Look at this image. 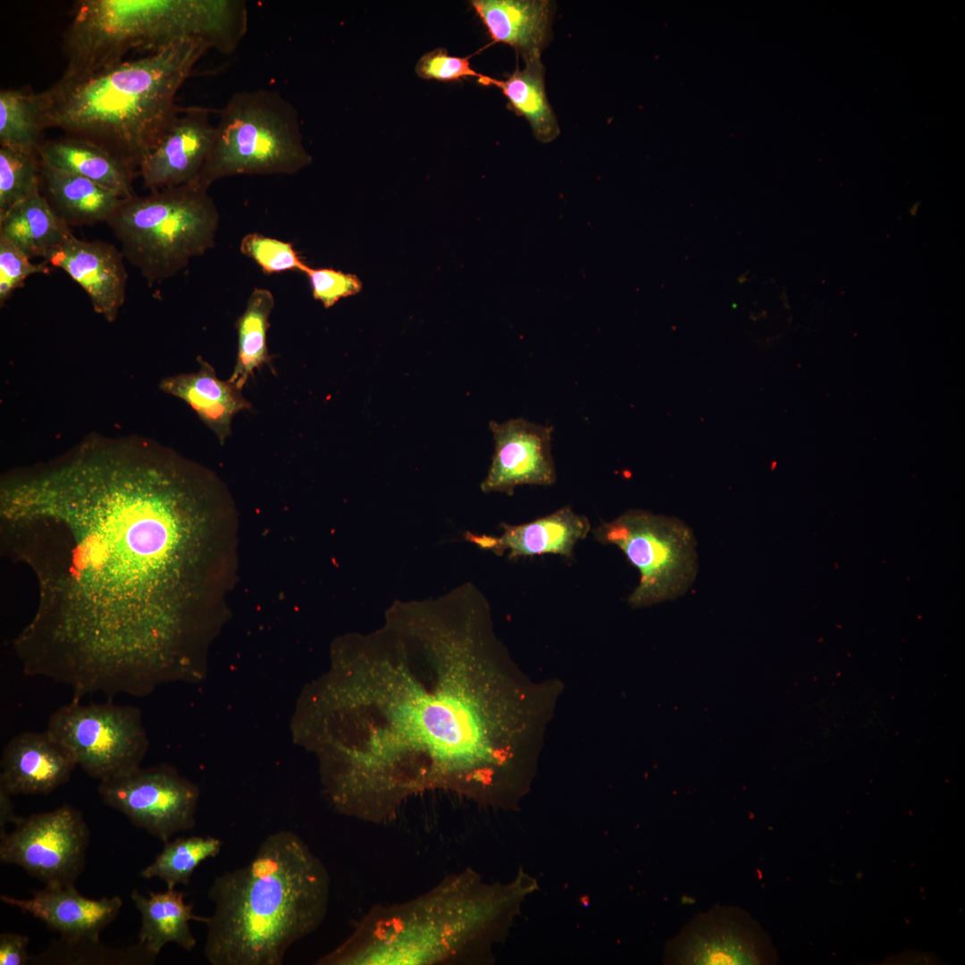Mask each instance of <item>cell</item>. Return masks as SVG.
I'll list each match as a JSON object with an SVG mask.
<instances>
[{
	"label": "cell",
	"instance_id": "6da1fadb",
	"mask_svg": "<svg viewBox=\"0 0 965 965\" xmlns=\"http://www.w3.org/2000/svg\"><path fill=\"white\" fill-rule=\"evenodd\" d=\"M206 499L176 452L138 435L97 438L25 484L11 536L41 582L18 636L29 660L80 694H147L172 658L157 590Z\"/></svg>",
	"mask_w": 965,
	"mask_h": 965
},
{
	"label": "cell",
	"instance_id": "7a4b0ae2",
	"mask_svg": "<svg viewBox=\"0 0 965 965\" xmlns=\"http://www.w3.org/2000/svg\"><path fill=\"white\" fill-rule=\"evenodd\" d=\"M369 636L363 744L347 753L330 785L351 814L391 821L413 795L432 790L488 804L510 782L511 752L490 671L502 650L476 616L425 606L388 615Z\"/></svg>",
	"mask_w": 965,
	"mask_h": 965
},
{
	"label": "cell",
	"instance_id": "3957f363",
	"mask_svg": "<svg viewBox=\"0 0 965 965\" xmlns=\"http://www.w3.org/2000/svg\"><path fill=\"white\" fill-rule=\"evenodd\" d=\"M535 881L487 883L468 868L406 902L373 906L319 965H456L492 960Z\"/></svg>",
	"mask_w": 965,
	"mask_h": 965
},
{
	"label": "cell",
	"instance_id": "277c9868",
	"mask_svg": "<svg viewBox=\"0 0 965 965\" xmlns=\"http://www.w3.org/2000/svg\"><path fill=\"white\" fill-rule=\"evenodd\" d=\"M330 893L327 868L300 835H268L248 863L213 880L205 958L211 965L283 964L324 921Z\"/></svg>",
	"mask_w": 965,
	"mask_h": 965
},
{
	"label": "cell",
	"instance_id": "5b68a950",
	"mask_svg": "<svg viewBox=\"0 0 965 965\" xmlns=\"http://www.w3.org/2000/svg\"><path fill=\"white\" fill-rule=\"evenodd\" d=\"M211 46L184 39L38 93L44 129L91 141L138 173L183 107L176 95Z\"/></svg>",
	"mask_w": 965,
	"mask_h": 965
},
{
	"label": "cell",
	"instance_id": "8992f818",
	"mask_svg": "<svg viewBox=\"0 0 965 965\" xmlns=\"http://www.w3.org/2000/svg\"><path fill=\"white\" fill-rule=\"evenodd\" d=\"M241 0H80L63 35L62 77L116 65L132 50L151 53L184 39L233 52L248 30Z\"/></svg>",
	"mask_w": 965,
	"mask_h": 965
},
{
	"label": "cell",
	"instance_id": "52a82bcc",
	"mask_svg": "<svg viewBox=\"0 0 965 965\" xmlns=\"http://www.w3.org/2000/svg\"><path fill=\"white\" fill-rule=\"evenodd\" d=\"M220 214L197 180L124 198L107 224L149 285L178 274L214 246Z\"/></svg>",
	"mask_w": 965,
	"mask_h": 965
},
{
	"label": "cell",
	"instance_id": "ba28073f",
	"mask_svg": "<svg viewBox=\"0 0 965 965\" xmlns=\"http://www.w3.org/2000/svg\"><path fill=\"white\" fill-rule=\"evenodd\" d=\"M311 162L295 106L276 90H242L219 111L213 147L197 180L209 189L236 175H292Z\"/></svg>",
	"mask_w": 965,
	"mask_h": 965
},
{
	"label": "cell",
	"instance_id": "9c48e42d",
	"mask_svg": "<svg viewBox=\"0 0 965 965\" xmlns=\"http://www.w3.org/2000/svg\"><path fill=\"white\" fill-rule=\"evenodd\" d=\"M596 541L617 546L640 572L630 605L646 607L684 593L697 573L695 540L682 521L629 509L592 530Z\"/></svg>",
	"mask_w": 965,
	"mask_h": 965
},
{
	"label": "cell",
	"instance_id": "30bf717a",
	"mask_svg": "<svg viewBox=\"0 0 965 965\" xmlns=\"http://www.w3.org/2000/svg\"><path fill=\"white\" fill-rule=\"evenodd\" d=\"M46 730L99 781L140 767L148 748L141 711L131 705L71 701L49 717Z\"/></svg>",
	"mask_w": 965,
	"mask_h": 965
},
{
	"label": "cell",
	"instance_id": "8fae6325",
	"mask_svg": "<svg viewBox=\"0 0 965 965\" xmlns=\"http://www.w3.org/2000/svg\"><path fill=\"white\" fill-rule=\"evenodd\" d=\"M0 836V860L21 867L45 885H68L82 872L89 830L69 804L22 818Z\"/></svg>",
	"mask_w": 965,
	"mask_h": 965
},
{
	"label": "cell",
	"instance_id": "7c38bea8",
	"mask_svg": "<svg viewBox=\"0 0 965 965\" xmlns=\"http://www.w3.org/2000/svg\"><path fill=\"white\" fill-rule=\"evenodd\" d=\"M102 801L164 843L196 824L197 788L168 766L131 770L100 781Z\"/></svg>",
	"mask_w": 965,
	"mask_h": 965
},
{
	"label": "cell",
	"instance_id": "4fadbf2b",
	"mask_svg": "<svg viewBox=\"0 0 965 965\" xmlns=\"http://www.w3.org/2000/svg\"><path fill=\"white\" fill-rule=\"evenodd\" d=\"M764 933L744 910L716 905L699 913L669 941L665 963L680 965L762 964L768 962Z\"/></svg>",
	"mask_w": 965,
	"mask_h": 965
},
{
	"label": "cell",
	"instance_id": "5bb4252c",
	"mask_svg": "<svg viewBox=\"0 0 965 965\" xmlns=\"http://www.w3.org/2000/svg\"><path fill=\"white\" fill-rule=\"evenodd\" d=\"M495 451L488 474L481 483L483 492L513 494L524 484L550 486L556 481L551 456L553 427L524 418L490 423Z\"/></svg>",
	"mask_w": 965,
	"mask_h": 965
},
{
	"label": "cell",
	"instance_id": "9a60e30c",
	"mask_svg": "<svg viewBox=\"0 0 965 965\" xmlns=\"http://www.w3.org/2000/svg\"><path fill=\"white\" fill-rule=\"evenodd\" d=\"M209 113L206 107H183L145 158L138 173L150 192L197 180L214 138Z\"/></svg>",
	"mask_w": 965,
	"mask_h": 965
},
{
	"label": "cell",
	"instance_id": "2e32d148",
	"mask_svg": "<svg viewBox=\"0 0 965 965\" xmlns=\"http://www.w3.org/2000/svg\"><path fill=\"white\" fill-rule=\"evenodd\" d=\"M123 258L122 250L110 243L72 235L45 261L66 273L87 293L95 312L113 323L126 297L128 273Z\"/></svg>",
	"mask_w": 965,
	"mask_h": 965
},
{
	"label": "cell",
	"instance_id": "e0dca14e",
	"mask_svg": "<svg viewBox=\"0 0 965 965\" xmlns=\"http://www.w3.org/2000/svg\"><path fill=\"white\" fill-rule=\"evenodd\" d=\"M0 900L42 921L70 942H95L120 913L119 896L90 899L81 895L75 885H45L31 892L29 899L2 894Z\"/></svg>",
	"mask_w": 965,
	"mask_h": 965
},
{
	"label": "cell",
	"instance_id": "ac0fdd59",
	"mask_svg": "<svg viewBox=\"0 0 965 965\" xmlns=\"http://www.w3.org/2000/svg\"><path fill=\"white\" fill-rule=\"evenodd\" d=\"M0 787L11 795L48 794L67 783L77 767L72 755L46 730L22 732L3 749Z\"/></svg>",
	"mask_w": 965,
	"mask_h": 965
},
{
	"label": "cell",
	"instance_id": "d6986e66",
	"mask_svg": "<svg viewBox=\"0 0 965 965\" xmlns=\"http://www.w3.org/2000/svg\"><path fill=\"white\" fill-rule=\"evenodd\" d=\"M499 536L466 533V539L481 549L497 555L508 551L509 558L531 557L546 553L572 557L575 544L587 537L591 531L588 518L574 512L569 507L533 521L510 525L502 524Z\"/></svg>",
	"mask_w": 965,
	"mask_h": 965
},
{
	"label": "cell",
	"instance_id": "ffe728a7",
	"mask_svg": "<svg viewBox=\"0 0 965 965\" xmlns=\"http://www.w3.org/2000/svg\"><path fill=\"white\" fill-rule=\"evenodd\" d=\"M197 361V372L165 377L159 387L186 402L223 444L231 433L232 418L239 412L250 409L251 404L242 395V389L229 379L220 380L214 368L201 357Z\"/></svg>",
	"mask_w": 965,
	"mask_h": 965
},
{
	"label": "cell",
	"instance_id": "44dd1931",
	"mask_svg": "<svg viewBox=\"0 0 965 965\" xmlns=\"http://www.w3.org/2000/svg\"><path fill=\"white\" fill-rule=\"evenodd\" d=\"M471 5L494 42L512 46L523 59L541 54L550 37L552 4L547 0H474Z\"/></svg>",
	"mask_w": 965,
	"mask_h": 965
},
{
	"label": "cell",
	"instance_id": "7402d4cb",
	"mask_svg": "<svg viewBox=\"0 0 965 965\" xmlns=\"http://www.w3.org/2000/svg\"><path fill=\"white\" fill-rule=\"evenodd\" d=\"M38 156L44 165L92 180L122 198L134 196L132 183L137 173L91 141L71 136L44 141Z\"/></svg>",
	"mask_w": 965,
	"mask_h": 965
},
{
	"label": "cell",
	"instance_id": "603a6c76",
	"mask_svg": "<svg viewBox=\"0 0 965 965\" xmlns=\"http://www.w3.org/2000/svg\"><path fill=\"white\" fill-rule=\"evenodd\" d=\"M130 899L141 916V927L138 943L153 957L156 958L166 944L173 943L190 952L197 940L189 922L206 923L207 917L193 912V905L185 901V894L174 889L144 895L133 890Z\"/></svg>",
	"mask_w": 965,
	"mask_h": 965
},
{
	"label": "cell",
	"instance_id": "cb8c5ba5",
	"mask_svg": "<svg viewBox=\"0 0 965 965\" xmlns=\"http://www.w3.org/2000/svg\"><path fill=\"white\" fill-rule=\"evenodd\" d=\"M39 164L42 194L70 227L107 222L124 199L92 180Z\"/></svg>",
	"mask_w": 965,
	"mask_h": 965
},
{
	"label": "cell",
	"instance_id": "d4e9b609",
	"mask_svg": "<svg viewBox=\"0 0 965 965\" xmlns=\"http://www.w3.org/2000/svg\"><path fill=\"white\" fill-rule=\"evenodd\" d=\"M0 235L29 258L45 261L73 234L39 190L0 217Z\"/></svg>",
	"mask_w": 965,
	"mask_h": 965
},
{
	"label": "cell",
	"instance_id": "484cf974",
	"mask_svg": "<svg viewBox=\"0 0 965 965\" xmlns=\"http://www.w3.org/2000/svg\"><path fill=\"white\" fill-rule=\"evenodd\" d=\"M523 60L524 68L517 66L506 80L483 75L478 82L499 88L508 100V107L527 120L538 140L548 143L559 135L560 130L547 98L541 54Z\"/></svg>",
	"mask_w": 965,
	"mask_h": 965
},
{
	"label": "cell",
	"instance_id": "4316f807",
	"mask_svg": "<svg viewBox=\"0 0 965 965\" xmlns=\"http://www.w3.org/2000/svg\"><path fill=\"white\" fill-rule=\"evenodd\" d=\"M274 305V297L269 290L255 288L248 298L244 312L235 323L238 353L229 380L242 390L256 369L271 365L267 331Z\"/></svg>",
	"mask_w": 965,
	"mask_h": 965
},
{
	"label": "cell",
	"instance_id": "83f0119b",
	"mask_svg": "<svg viewBox=\"0 0 965 965\" xmlns=\"http://www.w3.org/2000/svg\"><path fill=\"white\" fill-rule=\"evenodd\" d=\"M38 94L29 89L0 91V146L38 155L44 141Z\"/></svg>",
	"mask_w": 965,
	"mask_h": 965
},
{
	"label": "cell",
	"instance_id": "f1b7e54d",
	"mask_svg": "<svg viewBox=\"0 0 965 965\" xmlns=\"http://www.w3.org/2000/svg\"><path fill=\"white\" fill-rule=\"evenodd\" d=\"M222 845L223 841L214 836L177 837L164 843L161 852L140 872V876L147 879L159 878L168 889L188 885L197 867L219 855Z\"/></svg>",
	"mask_w": 965,
	"mask_h": 965
},
{
	"label": "cell",
	"instance_id": "f546056e",
	"mask_svg": "<svg viewBox=\"0 0 965 965\" xmlns=\"http://www.w3.org/2000/svg\"><path fill=\"white\" fill-rule=\"evenodd\" d=\"M156 958L138 943L130 947L112 948L95 942L53 941L43 952L33 956V964H152Z\"/></svg>",
	"mask_w": 965,
	"mask_h": 965
},
{
	"label": "cell",
	"instance_id": "4dcf8cb0",
	"mask_svg": "<svg viewBox=\"0 0 965 965\" xmlns=\"http://www.w3.org/2000/svg\"><path fill=\"white\" fill-rule=\"evenodd\" d=\"M38 156L0 147V217L41 190Z\"/></svg>",
	"mask_w": 965,
	"mask_h": 965
},
{
	"label": "cell",
	"instance_id": "1f68e13d",
	"mask_svg": "<svg viewBox=\"0 0 965 965\" xmlns=\"http://www.w3.org/2000/svg\"><path fill=\"white\" fill-rule=\"evenodd\" d=\"M239 250L254 260L266 274L288 271L304 273L308 266L300 259L291 243L257 232L246 234L240 241Z\"/></svg>",
	"mask_w": 965,
	"mask_h": 965
},
{
	"label": "cell",
	"instance_id": "d6a6232c",
	"mask_svg": "<svg viewBox=\"0 0 965 965\" xmlns=\"http://www.w3.org/2000/svg\"><path fill=\"white\" fill-rule=\"evenodd\" d=\"M24 252L0 235V306H3L15 290L24 286L27 278L36 273H48L46 261L34 264Z\"/></svg>",
	"mask_w": 965,
	"mask_h": 965
},
{
	"label": "cell",
	"instance_id": "836d02e7",
	"mask_svg": "<svg viewBox=\"0 0 965 965\" xmlns=\"http://www.w3.org/2000/svg\"><path fill=\"white\" fill-rule=\"evenodd\" d=\"M304 273L308 277L314 298L319 300L326 308L334 306L341 298L359 293L363 287L357 275L331 268L307 266Z\"/></svg>",
	"mask_w": 965,
	"mask_h": 965
},
{
	"label": "cell",
	"instance_id": "e575fe53",
	"mask_svg": "<svg viewBox=\"0 0 965 965\" xmlns=\"http://www.w3.org/2000/svg\"><path fill=\"white\" fill-rule=\"evenodd\" d=\"M415 71L420 78L445 82L470 77L479 80L483 76L472 69L469 57L450 55L441 47L423 55L416 63Z\"/></svg>",
	"mask_w": 965,
	"mask_h": 965
},
{
	"label": "cell",
	"instance_id": "d590c367",
	"mask_svg": "<svg viewBox=\"0 0 965 965\" xmlns=\"http://www.w3.org/2000/svg\"><path fill=\"white\" fill-rule=\"evenodd\" d=\"M29 937L27 936L4 932L0 934V964L26 965L31 963L33 956L28 952Z\"/></svg>",
	"mask_w": 965,
	"mask_h": 965
},
{
	"label": "cell",
	"instance_id": "8d00e7d4",
	"mask_svg": "<svg viewBox=\"0 0 965 965\" xmlns=\"http://www.w3.org/2000/svg\"><path fill=\"white\" fill-rule=\"evenodd\" d=\"M12 796L0 787V836L6 833L5 827L8 823L15 825L21 818L14 813Z\"/></svg>",
	"mask_w": 965,
	"mask_h": 965
}]
</instances>
